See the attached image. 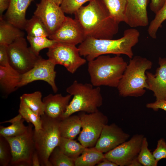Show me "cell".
<instances>
[{
  "mask_svg": "<svg viewBox=\"0 0 166 166\" xmlns=\"http://www.w3.org/2000/svg\"><path fill=\"white\" fill-rule=\"evenodd\" d=\"M74 14L86 38L112 39L118 32L119 23L111 17L101 0H91Z\"/></svg>",
  "mask_w": 166,
  "mask_h": 166,
  "instance_id": "1",
  "label": "cell"
},
{
  "mask_svg": "<svg viewBox=\"0 0 166 166\" xmlns=\"http://www.w3.org/2000/svg\"><path fill=\"white\" fill-rule=\"evenodd\" d=\"M140 33L131 28L124 31L123 36L118 39H98L87 38L78 47L80 55L88 61L103 55L124 54L130 59L133 57L132 48L138 42Z\"/></svg>",
  "mask_w": 166,
  "mask_h": 166,
  "instance_id": "2",
  "label": "cell"
},
{
  "mask_svg": "<svg viewBox=\"0 0 166 166\" xmlns=\"http://www.w3.org/2000/svg\"><path fill=\"white\" fill-rule=\"evenodd\" d=\"M88 62L91 84L100 87L117 88L128 65L120 55H101Z\"/></svg>",
  "mask_w": 166,
  "mask_h": 166,
  "instance_id": "3",
  "label": "cell"
},
{
  "mask_svg": "<svg viewBox=\"0 0 166 166\" xmlns=\"http://www.w3.org/2000/svg\"><path fill=\"white\" fill-rule=\"evenodd\" d=\"M152 63L146 58L136 56L128 64L117 88L123 97H139L148 89L146 72L150 69Z\"/></svg>",
  "mask_w": 166,
  "mask_h": 166,
  "instance_id": "4",
  "label": "cell"
},
{
  "mask_svg": "<svg viewBox=\"0 0 166 166\" xmlns=\"http://www.w3.org/2000/svg\"><path fill=\"white\" fill-rule=\"evenodd\" d=\"M66 91L73 97L62 119L77 112H96L103 104L101 88L95 87L91 84L83 83L75 80L67 88Z\"/></svg>",
  "mask_w": 166,
  "mask_h": 166,
  "instance_id": "5",
  "label": "cell"
},
{
  "mask_svg": "<svg viewBox=\"0 0 166 166\" xmlns=\"http://www.w3.org/2000/svg\"><path fill=\"white\" fill-rule=\"evenodd\" d=\"M42 128L34 130L33 138L35 151L41 166H52L49 161L50 154L58 146L61 137L59 130L61 120L51 118L45 114L41 116Z\"/></svg>",
  "mask_w": 166,
  "mask_h": 166,
  "instance_id": "6",
  "label": "cell"
},
{
  "mask_svg": "<svg viewBox=\"0 0 166 166\" xmlns=\"http://www.w3.org/2000/svg\"><path fill=\"white\" fill-rule=\"evenodd\" d=\"M33 125L29 123L26 131L21 135L5 137L11 148L12 154L11 166H32V157L35 151L33 138Z\"/></svg>",
  "mask_w": 166,
  "mask_h": 166,
  "instance_id": "7",
  "label": "cell"
},
{
  "mask_svg": "<svg viewBox=\"0 0 166 166\" xmlns=\"http://www.w3.org/2000/svg\"><path fill=\"white\" fill-rule=\"evenodd\" d=\"M78 115L82 128L78 140L85 148L94 147L104 126L108 124V117L99 110L91 113L80 112Z\"/></svg>",
  "mask_w": 166,
  "mask_h": 166,
  "instance_id": "8",
  "label": "cell"
},
{
  "mask_svg": "<svg viewBox=\"0 0 166 166\" xmlns=\"http://www.w3.org/2000/svg\"><path fill=\"white\" fill-rule=\"evenodd\" d=\"M46 54L54 64L64 66L72 74L76 72L87 61L81 57L76 45L65 43L57 42L48 49Z\"/></svg>",
  "mask_w": 166,
  "mask_h": 166,
  "instance_id": "9",
  "label": "cell"
},
{
  "mask_svg": "<svg viewBox=\"0 0 166 166\" xmlns=\"http://www.w3.org/2000/svg\"><path fill=\"white\" fill-rule=\"evenodd\" d=\"M7 51L9 65L21 74L32 68L40 56L36 55L28 47L24 37L8 45Z\"/></svg>",
  "mask_w": 166,
  "mask_h": 166,
  "instance_id": "10",
  "label": "cell"
},
{
  "mask_svg": "<svg viewBox=\"0 0 166 166\" xmlns=\"http://www.w3.org/2000/svg\"><path fill=\"white\" fill-rule=\"evenodd\" d=\"M56 65L49 59H45L40 56L32 68L22 74L18 88L32 82L41 80L47 83L51 86L53 92L56 93L58 89L55 81Z\"/></svg>",
  "mask_w": 166,
  "mask_h": 166,
  "instance_id": "11",
  "label": "cell"
},
{
  "mask_svg": "<svg viewBox=\"0 0 166 166\" xmlns=\"http://www.w3.org/2000/svg\"><path fill=\"white\" fill-rule=\"evenodd\" d=\"M144 137L142 134L134 135L129 140L104 154L105 158L118 166H128L137 157Z\"/></svg>",
  "mask_w": 166,
  "mask_h": 166,
  "instance_id": "12",
  "label": "cell"
},
{
  "mask_svg": "<svg viewBox=\"0 0 166 166\" xmlns=\"http://www.w3.org/2000/svg\"><path fill=\"white\" fill-rule=\"evenodd\" d=\"M36 6L34 15L38 17L43 23L49 36L52 34L65 19L66 16L65 13L60 6L52 0H41L39 3L36 4Z\"/></svg>",
  "mask_w": 166,
  "mask_h": 166,
  "instance_id": "13",
  "label": "cell"
},
{
  "mask_svg": "<svg viewBox=\"0 0 166 166\" xmlns=\"http://www.w3.org/2000/svg\"><path fill=\"white\" fill-rule=\"evenodd\" d=\"M48 38L58 42L76 45L82 43L86 38L77 20L66 16L59 27Z\"/></svg>",
  "mask_w": 166,
  "mask_h": 166,
  "instance_id": "14",
  "label": "cell"
},
{
  "mask_svg": "<svg viewBox=\"0 0 166 166\" xmlns=\"http://www.w3.org/2000/svg\"><path fill=\"white\" fill-rule=\"evenodd\" d=\"M130 136L115 123L105 125L94 147L106 153L127 140Z\"/></svg>",
  "mask_w": 166,
  "mask_h": 166,
  "instance_id": "15",
  "label": "cell"
},
{
  "mask_svg": "<svg viewBox=\"0 0 166 166\" xmlns=\"http://www.w3.org/2000/svg\"><path fill=\"white\" fill-rule=\"evenodd\" d=\"M124 22L130 27H145L149 24L148 0H127Z\"/></svg>",
  "mask_w": 166,
  "mask_h": 166,
  "instance_id": "16",
  "label": "cell"
},
{
  "mask_svg": "<svg viewBox=\"0 0 166 166\" xmlns=\"http://www.w3.org/2000/svg\"><path fill=\"white\" fill-rule=\"evenodd\" d=\"M158 63L155 74L146 72L148 89L153 92L156 100H164L166 97V58L160 57Z\"/></svg>",
  "mask_w": 166,
  "mask_h": 166,
  "instance_id": "17",
  "label": "cell"
},
{
  "mask_svg": "<svg viewBox=\"0 0 166 166\" xmlns=\"http://www.w3.org/2000/svg\"><path fill=\"white\" fill-rule=\"evenodd\" d=\"M72 95L63 96L61 94H50L42 99L44 104V114L55 119L61 120L71 99Z\"/></svg>",
  "mask_w": 166,
  "mask_h": 166,
  "instance_id": "18",
  "label": "cell"
},
{
  "mask_svg": "<svg viewBox=\"0 0 166 166\" xmlns=\"http://www.w3.org/2000/svg\"><path fill=\"white\" fill-rule=\"evenodd\" d=\"M33 0H10L3 18L21 30L24 29L27 9Z\"/></svg>",
  "mask_w": 166,
  "mask_h": 166,
  "instance_id": "19",
  "label": "cell"
},
{
  "mask_svg": "<svg viewBox=\"0 0 166 166\" xmlns=\"http://www.w3.org/2000/svg\"><path fill=\"white\" fill-rule=\"evenodd\" d=\"M21 75L10 65L0 66V86L4 94L8 95L18 88Z\"/></svg>",
  "mask_w": 166,
  "mask_h": 166,
  "instance_id": "20",
  "label": "cell"
},
{
  "mask_svg": "<svg viewBox=\"0 0 166 166\" xmlns=\"http://www.w3.org/2000/svg\"><path fill=\"white\" fill-rule=\"evenodd\" d=\"M81 128V121L78 115H72L59 122L61 136L64 138L74 139L80 133Z\"/></svg>",
  "mask_w": 166,
  "mask_h": 166,
  "instance_id": "21",
  "label": "cell"
},
{
  "mask_svg": "<svg viewBox=\"0 0 166 166\" xmlns=\"http://www.w3.org/2000/svg\"><path fill=\"white\" fill-rule=\"evenodd\" d=\"M21 30L3 18H0V45H8L16 40L24 37Z\"/></svg>",
  "mask_w": 166,
  "mask_h": 166,
  "instance_id": "22",
  "label": "cell"
},
{
  "mask_svg": "<svg viewBox=\"0 0 166 166\" xmlns=\"http://www.w3.org/2000/svg\"><path fill=\"white\" fill-rule=\"evenodd\" d=\"M25 120L20 114L10 120L0 122V124L10 123L11 124L7 127L0 126V136L5 137L16 136L25 133L28 125L24 124Z\"/></svg>",
  "mask_w": 166,
  "mask_h": 166,
  "instance_id": "23",
  "label": "cell"
},
{
  "mask_svg": "<svg viewBox=\"0 0 166 166\" xmlns=\"http://www.w3.org/2000/svg\"><path fill=\"white\" fill-rule=\"evenodd\" d=\"M105 158L104 154L94 147L85 148L81 155L75 160V166H94Z\"/></svg>",
  "mask_w": 166,
  "mask_h": 166,
  "instance_id": "24",
  "label": "cell"
},
{
  "mask_svg": "<svg viewBox=\"0 0 166 166\" xmlns=\"http://www.w3.org/2000/svg\"><path fill=\"white\" fill-rule=\"evenodd\" d=\"M111 17L119 23L124 22L127 0H101Z\"/></svg>",
  "mask_w": 166,
  "mask_h": 166,
  "instance_id": "25",
  "label": "cell"
},
{
  "mask_svg": "<svg viewBox=\"0 0 166 166\" xmlns=\"http://www.w3.org/2000/svg\"><path fill=\"white\" fill-rule=\"evenodd\" d=\"M58 146L65 155L74 160L81 155L85 148L73 139L61 137Z\"/></svg>",
  "mask_w": 166,
  "mask_h": 166,
  "instance_id": "26",
  "label": "cell"
},
{
  "mask_svg": "<svg viewBox=\"0 0 166 166\" xmlns=\"http://www.w3.org/2000/svg\"><path fill=\"white\" fill-rule=\"evenodd\" d=\"M20 98L36 115L39 117L44 114V104L42 100V94L39 91L24 93Z\"/></svg>",
  "mask_w": 166,
  "mask_h": 166,
  "instance_id": "27",
  "label": "cell"
},
{
  "mask_svg": "<svg viewBox=\"0 0 166 166\" xmlns=\"http://www.w3.org/2000/svg\"><path fill=\"white\" fill-rule=\"evenodd\" d=\"M24 29L27 32L28 36L45 37L49 36L43 23L34 15L30 19L27 20Z\"/></svg>",
  "mask_w": 166,
  "mask_h": 166,
  "instance_id": "28",
  "label": "cell"
},
{
  "mask_svg": "<svg viewBox=\"0 0 166 166\" xmlns=\"http://www.w3.org/2000/svg\"><path fill=\"white\" fill-rule=\"evenodd\" d=\"M20 99L19 113L27 123H31L34 126L35 130L38 131L41 129L42 126L41 117L36 115L31 109L22 99Z\"/></svg>",
  "mask_w": 166,
  "mask_h": 166,
  "instance_id": "29",
  "label": "cell"
},
{
  "mask_svg": "<svg viewBox=\"0 0 166 166\" xmlns=\"http://www.w3.org/2000/svg\"><path fill=\"white\" fill-rule=\"evenodd\" d=\"M47 37L27 35L26 38L30 44V47L36 55L39 56L40 52L42 49H49L57 42Z\"/></svg>",
  "mask_w": 166,
  "mask_h": 166,
  "instance_id": "30",
  "label": "cell"
},
{
  "mask_svg": "<svg viewBox=\"0 0 166 166\" xmlns=\"http://www.w3.org/2000/svg\"><path fill=\"white\" fill-rule=\"evenodd\" d=\"M49 161L52 166H75V160L65 155L58 146L51 153Z\"/></svg>",
  "mask_w": 166,
  "mask_h": 166,
  "instance_id": "31",
  "label": "cell"
},
{
  "mask_svg": "<svg viewBox=\"0 0 166 166\" xmlns=\"http://www.w3.org/2000/svg\"><path fill=\"white\" fill-rule=\"evenodd\" d=\"M148 145L147 139L144 136L137 158L142 166H157L158 162L148 149Z\"/></svg>",
  "mask_w": 166,
  "mask_h": 166,
  "instance_id": "32",
  "label": "cell"
},
{
  "mask_svg": "<svg viewBox=\"0 0 166 166\" xmlns=\"http://www.w3.org/2000/svg\"><path fill=\"white\" fill-rule=\"evenodd\" d=\"M166 20V0L161 8L155 14L154 19L151 22L147 30L149 36L156 39L159 28Z\"/></svg>",
  "mask_w": 166,
  "mask_h": 166,
  "instance_id": "33",
  "label": "cell"
},
{
  "mask_svg": "<svg viewBox=\"0 0 166 166\" xmlns=\"http://www.w3.org/2000/svg\"><path fill=\"white\" fill-rule=\"evenodd\" d=\"M12 159L9 143L5 137L0 136V166H11Z\"/></svg>",
  "mask_w": 166,
  "mask_h": 166,
  "instance_id": "34",
  "label": "cell"
},
{
  "mask_svg": "<svg viewBox=\"0 0 166 166\" xmlns=\"http://www.w3.org/2000/svg\"><path fill=\"white\" fill-rule=\"evenodd\" d=\"M92 0H63L60 7L65 13L74 14L83 5Z\"/></svg>",
  "mask_w": 166,
  "mask_h": 166,
  "instance_id": "35",
  "label": "cell"
},
{
  "mask_svg": "<svg viewBox=\"0 0 166 166\" xmlns=\"http://www.w3.org/2000/svg\"><path fill=\"white\" fill-rule=\"evenodd\" d=\"M152 153L158 162L162 159H166V142L164 139L161 138L158 140L156 147Z\"/></svg>",
  "mask_w": 166,
  "mask_h": 166,
  "instance_id": "36",
  "label": "cell"
},
{
  "mask_svg": "<svg viewBox=\"0 0 166 166\" xmlns=\"http://www.w3.org/2000/svg\"><path fill=\"white\" fill-rule=\"evenodd\" d=\"M9 65L7 51V45H0V66Z\"/></svg>",
  "mask_w": 166,
  "mask_h": 166,
  "instance_id": "37",
  "label": "cell"
},
{
  "mask_svg": "<svg viewBox=\"0 0 166 166\" xmlns=\"http://www.w3.org/2000/svg\"><path fill=\"white\" fill-rule=\"evenodd\" d=\"M146 107L154 111H157L161 109L166 111V100H156L154 102L147 103L146 105Z\"/></svg>",
  "mask_w": 166,
  "mask_h": 166,
  "instance_id": "38",
  "label": "cell"
},
{
  "mask_svg": "<svg viewBox=\"0 0 166 166\" xmlns=\"http://www.w3.org/2000/svg\"><path fill=\"white\" fill-rule=\"evenodd\" d=\"M166 0H151L149 5L151 10L156 14L162 7Z\"/></svg>",
  "mask_w": 166,
  "mask_h": 166,
  "instance_id": "39",
  "label": "cell"
},
{
  "mask_svg": "<svg viewBox=\"0 0 166 166\" xmlns=\"http://www.w3.org/2000/svg\"><path fill=\"white\" fill-rule=\"evenodd\" d=\"M10 0H0V18H3V12L8 9Z\"/></svg>",
  "mask_w": 166,
  "mask_h": 166,
  "instance_id": "40",
  "label": "cell"
},
{
  "mask_svg": "<svg viewBox=\"0 0 166 166\" xmlns=\"http://www.w3.org/2000/svg\"><path fill=\"white\" fill-rule=\"evenodd\" d=\"M97 166H118L115 163L105 158L103 160L98 163Z\"/></svg>",
  "mask_w": 166,
  "mask_h": 166,
  "instance_id": "41",
  "label": "cell"
},
{
  "mask_svg": "<svg viewBox=\"0 0 166 166\" xmlns=\"http://www.w3.org/2000/svg\"><path fill=\"white\" fill-rule=\"evenodd\" d=\"M32 161V166H41L39 156L36 151L33 155Z\"/></svg>",
  "mask_w": 166,
  "mask_h": 166,
  "instance_id": "42",
  "label": "cell"
},
{
  "mask_svg": "<svg viewBox=\"0 0 166 166\" xmlns=\"http://www.w3.org/2000/svg\"><path fill=\"white\" fill-rule=\"evenodd\" d=\"M142 166L138 160L137 157L134 159L131 162L128 166Z\"/></svg>",
  "mask_w": 166,
  "mask_h": 166,
  "instance_id": "43",
  "label": "cell"
},
{
  "mask_svg": "<svg viewBox=\"0 0 166 166\" xmlns=\"http://www.w3.org/2000/svg\"><path fill=\"white\" fill-rule=\"evenodd\" d=\"M58 6H60L63 0H52Z\"/></svg>",
  "mask_w": 166,
  "mask_h": 166,
  "instance_id": "44",
  "label": "cell"
},
{
  "mask_svg": "<svg viewBox=\"0 0 166 166\" xmlns=\"http://www.w3.org/2000/svg\"><path fill=\"white\" fill-rule=\"evenodd\" d=\"M165 100H166V97H165Z\"/></svg>",
  "mask_w": 166,
  "mask_h": 166,
  "instance_id": "45",
  "label": "cell"
}]
</instances>
